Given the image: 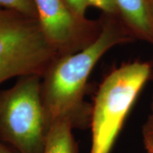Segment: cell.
<instances>
[{
  "label": "cell",
  "instance_id": "3",
  "mask_svg": "<svg viewBox=\"0 0 153 153\" xmlns=\"http://www.w3.org/2000/svg\"><path fill=\"white\" fill-rule=\"evenodd\" d=\"M41 79L38 75L22 76L0 91V140L18 153H43L48 131Z\"/></svg>",
  "mask_w": 153,
  "mask_h": 153
},
{
  "label": "cell",
  "instance_id": "10",
  "mask_svg": "<svg viewBox=\"0 0 153 153\" xmlns=\"http://www.w3.org/2000/svg\"><path fill=\"white\" fill-rule=\"evenodd\" d=\"M69 9L78 18L85 19V13L89 6L86 0H64Z\"/></svg>",
  "mask_w": 153,
  "mask_h": 153
},
{
  "label": "cell",
  "instance_id": "13",
  "mask_svg": "<svg viewBox=\"0 0 153 153\" xmlns=\"http://www.w3.org/2000/svg\"><path fill=\"white\" fill-rule=\"evenodd\" d=\"M0 153H18L14 149L0 140Z\"/></svg>",
  "mask_w": 153,
  "mask_h": 153
},
{
  "label": "cell",
  "instance_id": "12",
  "mask_svg": "<svg viewBox=\"0 0 153 153\" xmlns=\"http://www.w3.org/2000/svg\"><path fill=\"white\" fill-rule=\"evenodd\" d=\"M145 150L148 153H153V136H143Z\"/></svg>",
  "mask_w": 153,
  "mask_h": 153
},
{
  "label": "cell",
  "instance_id": "8",
  "mask_svg": "<svg viewBox=\"0 0 153 153\" xmlns=\"http://www.w3.org/2000/svg\"><path fill=\"white\" fill-rule=\"evenodd\" d=\"M0 7L38 19L37 11L33 0H0Z\"/></svg>",
  "mask_w": 153,
  "mask_h": 153
},
{
  "label": "cell",
  "instance_id": "9",
  "mask_svg": "<svg viewBox=\"0 0 153 153\" xmlns=\"http://www.w3.org/2000/svg\"><path fill=\"white\" fill-rule=\"evenodd\" d=\"M88 6H92L100 9L104 14L118 16L117 9L114 0H86Z\"/></svg>",
  "mask_w": 153,
  "mask_h": 153
},
{
  "label": "cell",
  "instance_id": "11",
  "mask_svg": "<svg viewBox=\"0 0 153 153\" xmlns=\"http://www.w3.org/2000/svg\"><path fill=\"white\" fill-rule=\"evenodd\" d=\"M143 136H153V114L149 115L142 128Z\"/></svg>",
  "mask_w": 153,
  "mask_h": 153
},
{
  "label": "cell",
  "instance_id": "4",
  "mask_svg": "<svg viewBox=\"0 0 153 153\" xmlns=\"http://www.w3.org/2000/svg\"><path fill=\"white\" fill-rule=\"evenodd\" d=\"M57 57L38 19L0 9V85L16 76H42Z\"/></svg>",
  "mask_w": 153,
  "mask_h": 153
},
{
  "label": "cell",
  "instance_id": "2",
  "mask_svg": "<svg viewBox=\"0 0 153 153\" xmlns=\"http://www.w3.org/2000/svg\"><path fill=\"white\" fill-rule=\"evenodd\" d=\"M150 62L125 63L101 84L91 106V142L89 153H111L130 111L150 79Z\"/></svg>",
  "mask_w": 153,
  "mask_h": 153
},
{
  "label": "cell",
  "instance_id": "15",
  "mask_svg": "<svg viewBox=\"0 0 153 153\" xmlns=\"http://www.w3.org/2000/svg\"><path fill=\"white\" fill-rule=\"evenodd\" d=\"M150 108H151V113H152L153 114V94H152V101H151Z\"/></svg>",
  "mask_w": 153,
  "mask_h": 153
},
{
  "label": "cell",
  "instance_id": "7",
  "mask_svg": "<svg viewBox=\"0 0 153 153\" xmlns=\"http://www.w3.org/2000/svg\"><path fill=\"white\" fill-rule=\"evenodd\" d=\"M70 120H60L49 128L43 153H78Z\"/></svg>",
  "mask_w": 153,
  "mask_h": 153
},
{
  "label": "cell",
  "instance_id": "6",
  "mask_svg": "<svg viewBox=\"0 0 153 153\" xmlns=\"http://www.w3.org/2000/svg\"><path fill=\"white\" fill-rule=\"evenodd\" d=\"M118 16L134 40L153 45L150 0H114Z\"/></svg>",
  "mask_w": 153,
  "mask_h": 153
},
{
  "label": "cell",
  "instance_id": "1",
  "mask_svg": "<svg viewBox=\"0 0 153 153\" xmlns=\"http://www.w3.org/2000/svg\"><path fill=\"white\" fill-rule=\"evenodd\" d=\"M101 33L89 46L75 53L57 57L42 76L41 99L48 131L60 120L74 128L90 125L91 106L84 100L90 74L105 53L116 45L135 41L118 16L100 19Z\"/></svg>",
  "mask_w": 153,
  "mask_h": 153
},
{
  "label": "cell",
  "instance_id": "14",
  "mask_svg": "<svg viewBox=\"0 0 153 153\" xmlns=\"http://www.w3.org/2000/svg\"><path fill=\"white\" fill-rule=\"evenodd\" d=\"M150 11H151V16H152V19L153 22V0H150Z\"/></svg>",
  "mask_w": 153,
  "mask_h": 153
},
{
  "label": "cell",
  "instance_id": "5",
  "mask_svg": "<svg viewBox=\"0 0 153 153\" xmlns=\"http://www.w3.org/2000/svg\"><path fill=\"white\" fill-rule=\"evenodd\" d=\"M44 35L58 56L72 54L89 46L101 30L98 21L76 16L64 0H33Z\"/></svg>",
  "mask_w": 153,
  "mask_h": 153
}]
</instances>
